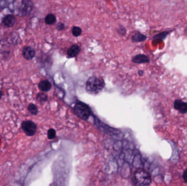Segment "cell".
I'll return each instance as SVG.
<instances>
[{
	"label": "cell",
	"mask_w": 187,
	"mask_h": 186,
	"mask_svg": "<svg viewBox=\"0 0 187 186\" xmlns=\"http://www.w3.org/2000/svg\"><path fill=\"white\" fill-rule=\"evenodd\" d=\"M4 26L8 28L13 27L16 23V18L12 14H8L4 16L2 20Z\"/></svg>",
	"instance_id": "9c48e42d"
},
{
	"label": "cell",
	"mask_w": 187,
	"mask_h": 186,
	"mask_svg": "<svg viewBox=\"0 0 187 186\" xmlns=\"http://www.w3.org/2000/svg\"><path fill=\"white\" fill-rule=\"evenodd\" d=\"M37 100L40 102L45 101L48 99V96L47 94L42 92H40L37 94Z\"/></svg>",
	"instance_id": "2e32d148"
},
{
	"label": "cell",
	"mask_w": 187,
	"mask_h": 186,
	"mask_svg": "<svg viewBox=\"0 0 187 186\" xmlns=\"http://www.w3.org/2000/svg\"><path fill=\"white\" fill-rule=\"evenodd\" d=\"M21 129L24 133L29 137H33L36 133L37 127L35 122L31 120H26L21 124Z\"/></svg>",
	"instance_id": "277c9868"
},
{
	"label": "cell",
	"mask_w": 187,
	"mask_h": 186,
	"mask_svg": "<svg viewBox=\"0 0 187 186\" xmlns=\"http://www.w3.org/2000/svg\"><path fill=\"white\" fill-rule=\"evenodd\" d=\"M56 21V17L53 14H49L45 17V21L46 24L49 25L54 24Z\"/></svg>",
	"instance_id": "4fadbf2b"
},
{
	"label": "cell",
	"mask_w": 187,
	"mask_h": 186,
	"mask_svg": "<svg viewBox=\"0 0 187 186\" xmlns=\"http://www.w3.org/2000/svg\"><path fill=\"white\" fill-rule=\"evenodd\" d=\"M147 39L146 36L143 35L139 32L135 33L131 37L132 41L134 43H138L146 41Z\"/></svg>",
	"instance_id": "7c38bea8"
},
{
	"label": "cell",
	"mask_w": 187,
	"mask_h": 186,
	"mask_svg": "<svg viewBox=\"0 0 187 186\" xmlns=\"http://www.w3.org/2000/svg\"><path fill=\"white\" fill-rule=\"evenodd\" d=\"M118 32L120 35L124 36H125L126 33V28H125L124 26H119L118 28Z\"/></svg>",
	"instance_id": "ac0fdd59"
},
{
	"label": "cell",
	"mask_w": 187,
	"mask_h": 186,
	"mask_svg": "<svg viewBox=\"0 0 187 186\" xmlns=\"http://www.w3.org/2000/svg\"><path fill=\"white\" fill-rule=\"evenodd\" d=\"M74 113L78 117L83 120H87L91 115L89 107L84 103L77 102L74 107Z\"/></svg>",
	"instance_id": "7a4b0ae2"
},
{
	"label": "cell",
	"mask_w": 187,
	"mask_h": 186,
	"mask_svg": "<svg viewBox=\"0 0 187 186\" xmlns=\"http://www.w3.org/2000/svg\"><path fill=\"white\" fill-rule=\"evenodd\" d=\"M135 178L138 185L142 186H148L152 182L150 175L146 171L142 169H140L136 171Z\"/></svg>",
	"instance_id": "3957f363"
},
{
	"label": "cell",
	"mask_w": 187,
	"mask_h": 186,
	"mask_svg": "<svg viewBox=\"0 0 187 186\" xmlns=\"http://www.w3.org/2000/svg\"><path fill=\"white\" fill-rule=\"evenodd\" d=\"M138 74H139V75H143V70H139L138 71Z\"/></svg>",
	"instance_id": "7402d4cb"
},
{
	"label": "cell",
	"mask_w": 187,
	"mask_h": 186,
	"mask_svg": "<svg viewBox=\"0 0 187 186\" xmlns=\"http://www.w3.org/2000/svg\"><path fill=\"white\" fill-rule=\"evenodd\" d=\"M28 111L33 115H36L38 113V109L36 106L33 103H30L28 107Z\"/></svg>",
	"instance_id": "9a60e30c"
},
{
	"label": "cell",
	"mask_w": 187,
	"mask_h": 186,
	"mask_svg": "<svg viewBox=\"0 0 187 186\" xmlns=\"http://www.w3.org/2000/svg\"><path fill=\"white\" fill-rule=\"evenodd\" d=\"M4 96V92L2 91H0V99H1V98Z\"/></svg>",
	"instance_id": "603a6c76"
},
{
	"label": "cell",
	"mask_w": 187,
	"mask_h": 186,
	"mask_svg": "<svg viewBox=\"0 0 187 186\" xmlns=\"http://www.w3.org/2000/svg\"><path fill=\"white\" fill-rule=\"evenodd\" d=\"M65 26L64 24L62 23H59L57 25V29L58 31H62L65 28Z\"/></svg>",
	"instance_id": "ffe728a7"
},
{
	"label": "cell",
	"mask_w": 187,
	"mask_h": 186,
	"mask_svg": "<svg viewBox=\"0 0 187 186\" xmlns=\"http://www.w3.org/2000/svg\"><path fill=\"white\" fill-rule=\"evenodd\" d=\"M132 61L135 63H149L150 60L148 57L143 54H138L134 57L132 59Z\"/></svg>",
	"instance_id": "30bf717a"
},
{
	"label": "cell",
	"mask_w": 187,
	"mask_h": 186,
	"mask_svg": "<svg viewBox=\"0 0 187 186\" xmlns=\"http://www.w3.org/2000/svg\"><path fill=\"white\" fill-rule=\"evenodd\" d=\"M174 108L181 113H186L187 112V103L181 100H176L174 102Z\"/></svg>",
	"instance_id": "ba28073f"
},
{
	"label": "cell",
	"mask_w": 187,
	"mask_h": 186,
	"mask_svg": "<svg viewBox=\"0 0 187 186\" xmlns=\"http://www.w3.org/2000/svg\"><path fill=\"white\" fill-rule=\"evenodd\" d=\"M81 47L77 44H73L69 47L67 50V54L70 58L77 56L81 52Z\"/></svg>",
	"instance_id": "52a82bcc"
},
{
	"label": "cell",
	"mask_w": 187,
	"mask_h": 186,
	"mask_svg": "<svg viewBox=\"0 0 187 186\" xmlns=\"http://www.w3.org/2000/svg\"><path fill=\"white\" fill-rule=\"evenodd\" d=\"M183 178L184 181L187 183V169L184 171L183 173Z\"/></svg>",
	"instance_id": "44dd1931"
},
{
	"label": "cell",
	"mask_w": 187,
	"mask_h": 186,
	"mask_svg": "<svg viewBox=\"0 0 187 186\" xmlns=\"http://www.w3.org/2000/svg\"><path fill=\"white\" fill-rule=\"evenodd\" d=\"M169 32H164L160 33L158 35H156L154 37V38H158V39H164L167 36V35H169Z\"/></svg>",
	"instance_id": "d6986e66"
},
{
	"label": "cell",
	"mask_w": 187,
	"mask_h": 186,
	"mask_svg": "<svg viewBox=\"0 0 187 186\" xmlns=\"http://www.w3.org/2000/svg\"><path fill=\"white\" fill-rule=\"evenodd\" d=\"M33 9V3L30 0H23L19 8V13L21 16H25L31 12Z\"/></svg>",
	"instance_id": "5b68a950"
},
{
	"label": "cell",
	"mask_w": 187,
	"mask_h": 186,
	"mask_svg": "<svg viewBox=\"0 0 187 186\" xmlns=\"http://www.w3.org/2000/svg\"><path fill=\"white\" fill-rule=\"evenodd\" d=\"M22 54L25 59L31 60L35 56V50L33 47L25 46L23 49Z\"/></svg>",
	"instance_id": "8992f818"
},
{
	"label": "cell",
	"mask_w": 187,
	"mask_h": 186,
	"mask_svg": "<svg viewBox=\"0 0 187 186\" xmlns=\"http://www.w3.org/2000/svg\"><path fill=\"white\" fill-rule=\"evenodd\" d=\"M48 138L49 139H53L56 137V132L54 129H49L48 131Z\"/></svg>",
	"instance_id": "e0dca14e"
},
{
	"label": "cell",
	"mask_w": 187,
	"mask_h": 186,
	"mask_svg": "<svg viewBox=\"0 0 187 186\" xmlns=\"http://www.w3.org/2000/svg\"><path fill=\"white\" fill-rule=\"evenodd\" d=\"M72 33L74 37H79L82 33V30L81 27L74 26L72 28Z\"/></svg>",
	"instance_id": "5bb4252c"
},
{
	"label": "cell",
	"mask_w": 187,
	"mask_h": 186,
	"mask_svg": "<svg viewBox=\"0 0 187 186\" xmlns=\"http://www.w3.org/2000/svg\"><path fill=\"white\" fill-rule=\"evenodd\" d=\"M38 88L43 92H48L52 88V85L48 80H44L40 81L38 84Z\"/></svg>",
	"instance_id": "8fae6325"
},
{
	"label": "cell",
	"mask_w": 187,
	"mask_h": 186,
	"mask_svg": "<svg viewBox=\"0 0 187 186\" xmlns=\"http://www.w3.org/2000/svg\"><path fill=\"white\" fill-rule=\"evenodd\" d=\"M105 86L103 80L98 77H91L86 83V90L91 94H96L100 92Z\"/></svg>",
	"instance_id": "6da1fadb"
}]
</instances>
